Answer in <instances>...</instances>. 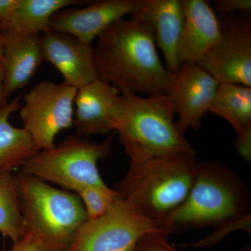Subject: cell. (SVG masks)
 Listing matches in <instances>:
<instances>
[{
    "label": "cell",
    "instance_id": "obj_28",
    "mask_svg": "<svg viewBox=\"0 0 251 251\" xmlns=\"http://www.w3.org/2000/svg\"><path fill=\"white\" fill-rule=\"evenodd\" d=\"M8 104V97H6L4 90V77L2 69L0 64V110L4 108Z\"/></svg>",
    "mask_w": 251,
    "mask_h": 251
},
{
    "label": "cell",
    "instance_id": "obj_31",
    "mask_svg": "<svg viewBox=\"0 0 251 251\" xmlns=\"http://www.w3.org/2000/svg\"></svg>",
    "mask_w": 251,
    "mask_h": 251
},
{
    "label": "cell",
    "instance_id": "obj_15",
    "mask_svg": "<svg viewBox=\"0 0 251 251\" xmlns=\"http://www.w3.org/2000/svg\"><path fill=\"white\" fill-rule=\"evenodd\" d=\"M1 33L3 54L0 64L5 94L9 98L30 82L38 67L44 61L41 34Z\"/></svg>",
    "mask_w": 251,
    "mask_h": 251
},
{
    "label": "cell",
    "instance_id": "obj_4",
    "mask_svg": "<svg viewBox=\"0 0 251 251\" xmlns=\"http://www.w3.org/2000/svg\"><path fill=\"white\" fill-rule=\"evenodd\" d=\"M15 179L24 237L45 251H67L87 220L80 198L23 172Z\"/></svg>",
    "mask_w": 251,
    "mask_h": 251
},
{
    "label": "cell",
    "instance_id": "obj_17",
    "mask_svg": "<svg viewBox=\"0 0 251 251\" xmlns=\"http://www.w3.org/2000/svg\"><path fill=\"white\" fill-rule=\"evenodd\" d=\"M79 0H16L6 18L0 23V31L14 34H41L50 29L51 18L57 11Z\"/></svg>",
    "mask_w": 251,
    "mask_h": 251
},
{
    "label": "cell",
    "instance_id": "obj_8",
    "mask_svg": "<svg viewBox=\"0 0 251 251\" xmlns=\"http://www.w3.org/2000/svg\"><path fill=\"white\" fill-rule=\"evenodd\" d=\"M77 91L64 82L43 80L24 96L20 117L37 151L53 148L59 132L74 125Z\"/></svg>",
    "mask_w": 251,
    "mask_h": 251
},
{
    "label": "cell",
    "instance_id": "obj_10",
    "mask_svg": "<svg viewBox=\"0 0 251 251\" xmlns=\"http://www.w3.org/2000/svg\"><path fill=\"white\" fill-rule=\"evenodd\" d=\"M220 82L197 63L184 62L174 73L166 97L178 120L176 128L184 135L188 129L198 130L209 112Z\"/></svg>",
    "mask_w": 251,
    "mask_h": 251
},
{
    "label": "cell",
    "instance_id": "obj_2",
    "mask_svg": "<svg viewBox=\"0 0 251 251\" xmlns=\"http://www.w3.org/2000/svg\"><path fill=\"white\" fill-rule=\"evenodd\" d=\"M251 214V197L242 178L216 161H199L187 197L160 225L161 232L217 226Z\"/></svg>",
    "mask_w": 251,
    "mask_h": 251
},
{
    "label": "cell",
    "instance_id": "obj_7",
    "mask_svg": "<svg viewBox=\"0 0 251 251\" xmlns=\"http://www.w3.org/2000/svg\"><path fill=\"white\" fill-rule=\"evenodd\" d=\"M161 231L122 198L97 219L87 220L65 251H135L147 234Z\"/></svg>",
    "mask_w": 251,
    "mask_h": 251
},
{
    "label": "cell",
    "instance_id": "obj_12",
    "mask_svg": "<svg viewBox=\"0 0 251 251\" xmlns=\"http://www.w3.org/2000/svg\"><path fill=\"white\" fill-rule=\"evenodd\" d=\"M41 46L44 60L55 67L67 85L79 90L99 78L91 44L49 29L41 34Z\"/></svg>",
    "mask_w": 251,
    "mask_h": 251
},
{
    "label": "cell",
    "instance_id": "obj_9",
    "mask_svg": "<svg viewBox=\"0 0 251 251\" xmlns=\"http://www.w3.org/2000/svg\"><path fill=\"white\" fill-rule=\"evenodd\" d=\"M219 18V39L198 64L219 82L251 87V13Z\"/></svg>",
    "mask_w": 251,
    "mask_h": 251
},
{
    "label": "cell",
    "instance_id": "obj_30",
    "mask_svg": "<svg viewBox=\"0 0 251 251\" xmlns=\"http://www.w3.org/2000/svg\"><path fill=\"white\" fill-rule=\"evenodd\" d=\"M242 251H251V247H248L246 248V249H244V250H243Z\"/></svg>",
    "mask_w": 251,
    "mask_h": 251
},
{
    "label": "cell",
    "instance_id": "obj_23",
    "mask_svg": "<svg viewBox=\"0 0 251 251\" xmlns=\"http://www.w3.org/2000/svg\"><path fill=\"white\" fill-rule=\"evenodd\" d=\"M135 251H178L168 243L166 234L161 231H156L144 237L138 243Z\"/></svg>",
    "mask_w": 251,
    "mask_h": 251
},
{
    "label": "cell",
    "instance_id": "obj_1",
    "mask_svg": "<svg viewBox=\"0 0 251 251\" xmlns=\"http://www.w3.org/2000/svg\"><path fill=\"white\" fill-rule=\"evenodd\" d=\"M94 47L99 78L120 92L166 96L174 74L158 57L151 26L140 18L115 21L98 36Z\"/></svg>",
    "mask_w": 251,
    "mask_h": 251
},
{
    "label": "cell",
    "instance_id": "obj_29",
    "mask_svg": "<svg viewBox=\"0 0 251 251\" xmlns=\"http://www.w3.org/2000/svg\"><path fill=\"white\" fill-rule=\"evenodd\" d=\"M3 54V44H2V36H1V33L0 31V60L2 57Z\"/></svg>",
    "mask_w": 251,
    "mask_h": 251
},
{
    "label": "cell",
    "instance_id": "obj_22",
    "mask_svg": "<svg viewBox=\"0 0 251 251\" xmlns=\"http://www.w3.org/2000/svg\"><path fill=\"white\" fill-rule=\"evenodd\" d=\"M237 230H244L248 233H251V214H247L239 219L234 220V221L220 225L216 227L214 232L197 242L193 243V244H182V245L181 244L179 246L180 247L184 246V247L196 248V249L211 247V246L215 245L218 243L221 242L226 236Z\"/></svg>",
    "mask_w": 251,
    "mask_h": 251
},
{
    "label": "cell",
    "instance_id": "obj_24",
    "mask_svg": "<svg viewBox=\"0 0 251 251\" xmlns=\"http://www.w3.org/2000/svg\"><path fill=\"white\" fill-rule=\"evenodd\" d=\"M213 5L214 11L221 16L251 11V0H215Z\"/></svg>",
    "mask_w": 251,
    "mask_h": 251
},
{
    "label": "cell",
    "instance_id": "obj_16",
    "mask_svg": "<svg viewBox=\"0 0 251 251\" xmlns=\"http://www.w3.org/2000/svg\"><path fill=\"white\" fill-rule=\"evenodd\" d=\"M181 1L184 16L180 49L181 62L198 64L219 39V18L206 0Z\"/></svg>",
    "mask_w": 251,
    "mask_h": 251
},
{
    "label": "cell",
    "instance_id": "obj_27",
    "mask_svg": "<svg viewBox=\"0 0 251 251\" xmlns=\"http://www.w3.org/2000/svg\"><path fill=\"white\" fill-rule=\"evenodd\" d=\"M16 2V0H0V23L6 18Z\"/></svg>",
    "mask_w": 251,
    "mask_h": 251
},
{
    "label": "cell",
    "instance_id": "obj_19",
    "mask_svg": "<svg viewBox=\"0 0 251 251\" xmlns=\"http://www.w3.org/2000/svg\"><path fill=\"white\" fill-rule=\"evenodd\" d=\"M209 112L228 122L237 136L251 131V87L220 82Z\"/></svg>",
    "mask_w": 251,
    "mask_h": 251
},
{
    "label": "cell",
    "instance_id": "obj_5",
    "mask_svg": "<svg viewBox=\"0 0 251 251\" xmlns=\"http://www.w3.org/2000/svg\"><path fill=\"white\" fill-rule=\"evenodd\" d=\"M175 112L166 96L143 98L120 92L115 130L130 161L179 153L196 155L176 128Z\"/></svg>",
    "mask_w": 251,
    "mask_h": 251
},
{
    "label": "cell",
    "instance_id": "obj_11",
    "mask_svg": "<svg viewBox=\"0 0 251 251\" xmlns=\"http://www.w3.org/2000/svg\"><path fill=\"white\" fill-rule=\"evenodd\" d=\"M144 3L145 0H100L80 9L64 8L51 18L50 29L91 44L112 23L138 12Z\"/></svg>",
    "mask_w": 251,
    "mask_h": 251
},
{
    "label": "cell",
    "instance_id": "obj_3",
    "mask_svg": "<svg viewBox=\"0 0 251 251\" xmlns=\"http://www.w3.org/2000/svg\"><path fill=\"white\" fill-rule=\"evenodd\" d=\"M198 163L196 155L188 153L130 161L125 177L114 189L159 228L167 216L187 197Z\"/></svg>",
    "mask_w": 251,
    "mask_h": 251
},
{
    "label": "cell",
    "instance_id": "obj_20",
    "mask_svg": "<svg viewBox=\"0 0 251 251\" xmlns=\"http://www.w3.org/2000/svg\"><path fill=\"white\" fill-rule=\"evenodd\" d=\"M0 232L13 244L24 237V227L15 175L0 174Z\"/></svg>",
    "mask_w": 251,
    "mask_h": 251
},
{
    "label": "cell",
    "instance_id": "obj_13",
    "mask_svg": "<svg viewBox=\"0 0 251 251\" xmlns=\"http://www.w3.org/2000/svg\"><path fill=\"white\" fill-rule=\"evenodd\" d=\"M120 92L99 78L77 90L74 125L77 136L105 134L115 130Z\"/></svg>",
    "mask_w": 251,
    "mask_h": 251
},
{
    "label": "cell",
    "instance_id": "obj_18",
    "mask_svg": "<svg viewBox=\"0 0 251 251\" xmlns=\"http://www.w3.org/2000/svg\"><path fill=\"white\" fill-rule=\"evenodd\" d=\"M21 100L18 96L0 110V174L21 168L38 151L27 132L10 124L11 115L21 108Z\"/></svg>",
    "mask_w": 251,
    "mask_h": 251
},
{
    "label": "cell",
    "instance_id": "obj_21",
    "mask_svg": "<svg viewBox=\"0 0 251 251\" xmlns=\"http://www.w3.org/2000/svg\"><path fill=\"white\" fill-rule=\"evenodd\" d=\"M85 207L87 220L97 219L108 210L112 202L122 196L114 189L106 192L95 187H85L76 191Z\"/></svg>",
    "mask_w": 251,
    "mask_h": 251
},
{
    "label": "cell",
    "instance_id": "obj_25",
    "mask_svg": "<svg viewBox=\"0 0 251 251\" xmlns=\"http://www.w3.org/2000/svg\"><path fill=\"white\" fill-rule=\"evenodd\" d=\"M235 150L244 161H251V131L238 135L235 142Z\"/></svg>",
    "mask_w": 251,
    "mask_h": 251
},
{
    "label": "cell",
    "instance_id": "obj_26",
    "mask_svg": "<svg viewBox=\"0 0 251 251\" xmlns=\"http://www.w3.org/2000/svg\"><path fill=\"white\" fill-rule=\"evenodd\" d=\"M9 251H45L32 239L24 237L19 242L13 244Z\"/></svg>",
    "mask_w": 251,
    "mask_h": 251
},
{
    "label": "cell",
    "instance_id": "obj_14",
    "mask_svg": "<svg viewBox=\"0 0 251 251\" xmlns=\"http://www.w3.org/2000/svg\"><path fill=\"white\" fill-rule=\"evenodd\" d=\"M131 16L151 26L166 69L173 74L178 72L183 64L180 49L184 16L181 0H145L141 9Z\"/></svg>",
    "mask_w": 251,
    "mask_h": 251
},
{
    "label": "cell",
    "instance_id": "obj_6",
    "mask_svg": "<svg viewBox=\"0 0 251 251\" xmlns=\"http://www.w3.org/2000/svg\"><path fill=\"white\" fill-rule=\"evenodd\" d=\"M112 144V136L103 143H93L72 135L50 150L31 155L21 171L75 193L90 186L112 192L114 189L104 182L98 168V162L110 154Z\"/></svg>",
    "mask_w": 251,
    "mask_h": 251
}]
</instances>
